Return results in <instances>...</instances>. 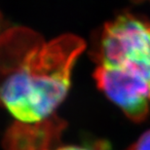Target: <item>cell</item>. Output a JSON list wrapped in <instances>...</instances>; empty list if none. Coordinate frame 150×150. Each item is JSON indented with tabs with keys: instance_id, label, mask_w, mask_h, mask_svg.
I'll use <instances>...</instances> for the list:
<instances>
[{
	"instance_id": "6da1fadb",
	"label": "cell",
	"mask_w": 150,
	"mask_h": 150,
	"mask_svg": "<svg viewBox=\"0 0 150 150\" xmlns=\"http://www.w3.org/2000/svg\"><path fill=\"white\" fill-rule=\"evenodd\" d=\"M84 49V41L75 35H62L50 42L41 38L1 81L0 104L18 122L36 123L55 115Z\"/></svg>"
},
{
	"instance_id": "3957f363",
	"label": "cell",
	"mask_w": 150,
	"mask_h": 150,
	"mask_svg": "<svg viewBox=\"0 0 150 150\" xmlns=\"http://www.w3.org/2000/svg\"><path fill=\"white\" fill-rule=\"evenodd\" d=\"M65 122L53 115L36 123L15 122L2 139L3 150H54L59 147Z\"/></svg>"
},
{
	"instance_id": "5b68a950",
	"label": "cell",
	"mask_w": 150,
	"mask_h": 150,
	"mask_svg": "<svg viewBox=\"0 0 150 150\" xmlns=\"http://www.w3.org/2000/svg\"><path fill=\"white\" fill-rule=\"evenodd\" d=\"M54 150H108L104 144H94L90 145H59V147L55 148Z\"/></svg>"
},
{
	"instance_id": "277c9868",
	"label": "cell",
	"mask_w": 150,
	"mask_h": 150,
	"mask_svg": "<svg viewBox=\"0 0 150 150\" xmlns=\"http://www.w3.org/2000/svg\"><path fill=\"white\" fill-rule=\"evenodd\" d=\"M127 150H150V130L144 132Z\"/></svg>"
},
{
	"instance_id": "8992f818",
	"label": "cell",
	"mask_w": 150,
	"mask_h": 150,
	"mask_svg": "<svg viewBox=\"0 0 150 150\" xmlns=\"http://www.w3.org/2000/svg\"><path fill=\"white\" fill-rule=\"evenodd\" d=\"M0 25H1V16H0Z\"/></svg>"
},
{
	"instance_id": "7a4b0ae2",
	"label": "cell",
	"mask_w": 150,
	"mask_h": 150,
	"mask_svg": "<svg viewBox=\"0 0 150 150\" xmlns=\"http://www.w3.org/2000/svg\"><path fill=\"white\" fill-rule=\"evenodd\" d=\"M96 61L98 67L136 75L150 83V21L124 13L107 23Z\"/></svg>"
}]
</instances>
